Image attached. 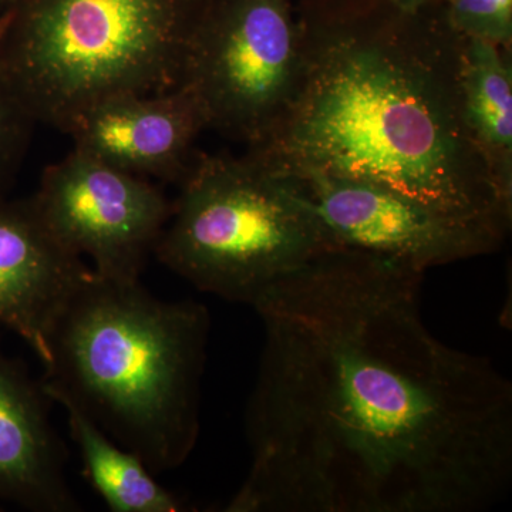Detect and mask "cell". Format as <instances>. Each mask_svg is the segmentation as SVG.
I'll return each instance as SVG.
<instances>
[{"instance_id":"6da1fadb","label":"cell","mask_w":512,"mask_h":512,"mask_svg":"<svg viewBox=\"0 0 512 512\" xmlns=\"http://www.w3.org/2000/svg\"><path fill=\"white\" fill-rule=\"evenodd\" d=\"M423 272L323 252L252 308L251 464L227 512H478L512 481V386L441 342Z\"/></svg>"},{"instance_id":"7a4b0ae2","label":"cell","mask_w":512,"mask_h":512,"mask_svg":"<svg viewBox=\"0 0 512 512\" xmlns=\"http://www.w3.org/2000/svg\"><path fill=\"white\" fill-rule=\"evenodd\" d=\"M296 18L295 96L247 153L276 173L365 181L508 234L512 198L468 131L464 36L440 0L414 12L390 0H301Z\"/></svg>"},{"instance_id":"3957f363","label":"cell","mask_w":512,"mask_h":512,"mask_svg":"<svg viewBox=\"0 0 512 512\" xmlns=\"http://www.w3.org/2000/svg\"><path fill=\"white\" fill-rule=\"evenodd\" d=\"M210 313L164 301L141 281L90 274L59 312L42 383L156 476L183 466L200 436L201 380Z\"/></svg>"},{"instance_id":"277c9868","label":"cell","mask_w":512,"mask_h":512,"mask_svg":"<svg viewBox=\"0 0 512 512\" xmlns=\"http://www.w3.org/2000/svg\"><path fill=\"white\" fill-rule=\"evenodd\" d=\"M207 0H18L0 16V76L35 124L67 133L121 94L180 86Z\"/></svg>"},{"instance_id":"5b68a950","label":"cell","mask_w":512,"mask_h":512,"mask_svg":"<svg viewBox=\"0 0 512 512\" xmlns=\"http://www.w3.org/2000/svg\"><path fill=\"white\" fill-rule=\"evenodd\" d=\"M338 248L284 174L244 156L195 157L154 256L188 284L254 306L286 275Z\"/></svg>"},{"instance_id":"8992f818","label":"cell","mask_w":512,"mask_h":512,"mask_svg":"<svg viewBox=\"0 0 512 512\" xmlns=\"http://www.w3.org/2000/svg\"><path fill=\"white\" fill-rule=\"evenodd\" d=\"M301 64L295 0H207L180 86L207 130L252 148L284 119Z\"/></svg>"},{"instance_id":"52a82bcc","label":"cell","mask_w":512,"mask_h":512,"mask_svg":"<svg viewBox=\"0 0 512 512\" xmlns=\"http://www.w3.org/2000/svg\"><path fill=\"white\" fill-rule=\"evenodd\" d=\"M67 251L92 262L101 278L141 281L173 201L154 181L73 150L49 165L30 197Z\"/></svg>"},{"instance_id":"ba28073f","label":"cell","mask_w":512,"mask_h":512,"mask_svg":"<svg viewBox=\"0 0 512 512\" xmlns=\"http://www.w3.org/2000/svg\"><path fill=\"white\" fill-rule=\"evenodd\" d=\"M286 177L338 247L384 256L423 274L491 254L507 238L498 229L457 220L380 185L328 175Z\"/></svg>"},{"instance_id":"9c48e42d","label":"cell","mask_w":512,"mask_h":512,"mask_svg":"<svg viewBox=\"0 0 512 512\" xmlns=\"http://www.w3.org/2000/svg\"><path fill=\"white\" fill-rule=\"evenodd\" d=\"M207 130L190 90L109 97L84 111L66 134L74 150L151 181L180 184Z\"/></svg>"},{"instance_id":"30bf717a","label":"cell","mask_w":512,"mask_h":512,"mask_svg":"<svg viewBox=\"0 0 512 512\" xmlns=\"http://www.w3.org/2000/svg\"><path fill=\"white\" fill-rule=\"evenodd\" d=\"M92 268L67 251L29 198L0 200V325L49 360V336L64 303Z\"/></svg>"},{"instance_id":"8fae6325","label":"cell","mask_w":512,"mask_h":512,"mask_svg":"<svg viewBox=\"0 0 512 512\" xmlns=\"http://www.w3.org/2000/svg\"><path fill=\"white\" fill-rule=\"evenodd\" d=\"M52 404L42 380L0 348V500L32 512L79 511Z\"/></svg>"},{"instance_id":"7c38bea8","label":"cell","mask_w":512,"mask_h":512,"mask_svg":"<svg viewBox=\"0 0 512 512\" xmlns=\"http://www.w3.org/2000/svg\"><path fill=\"white\" fill-rule=\"evenodd\" d=\"M511 47L464 36L461 101L468 131L501 191L512 198Z\"/></svg>"},{"instance_id":"4fadbf2b","label":"cell","mask_w":512,"mask_h":512,"mask_svg":"<svg viewBox=\"0 0 512 512\" xmlns=\"http://www.w3.org/2000/svg\"><path fill=\"white\" fill-rule=\"evenodd\" d=\"M55 404L66 413L70 436L94 493L111 512H181L187 505L156 480L133 451L120 446L82 410L67 400Z\"/></svg>"},{"instance_id":"5bb4252c","label":"cell","mask_w":512,"mask_h":512,"mask_svg":"<svg viewBox=\"0 0 512 512\" xmlns=\"http://www.w3.org/2000/svg\"><path fill=\"white\" fill-rule=\"evenodd\" d=\"M448 20L466 37L512 47V0H440Z\"/></svg>"},{"instance_id":"9a60e30c","label":"cell","mask_w":512,"mask_h":512,"mask_svg":"<svg viewBox=\"0 0 512 512\" xmlns=\"http://www.w3.org/2000/svg\"><path fill=\"white\" fill-rule=\"evenodd\" d=\"M33 126L35 121L0 76V200L8 197L28 150Z\"/></svg>"},{"instance_id":"2e32d148","label":"cell","mask_w":512,"mask_h":512,"mask_svg":"<svg viewBox=\"0 0 512 512\" xmlns=\"http://www.w3.org/2000/svg\"><path fill=\"white\" fill-rule=\"evenodd\" d=\"M393 5L397 8L407 10V12H414V10H420L427 8V6L433 5L437 0H390Z\"/></svg>"},{"instance_id":"e0dca14e","label":"cell","mask_w":512,"mask_h":512,"mask_svg":"<svg viewBox=\"0 0 512 512\" xmlns=\"http://www.w3.org/2000/svg\"><path fill=\"white\" fill-rule=\"evenodd\" d=\"M18 0H0V16L6 12L9 8H12Z\"/></svg>"}]
</instances>
